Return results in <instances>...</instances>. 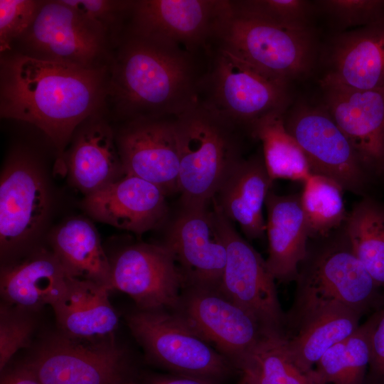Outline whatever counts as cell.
<instances>
[{
  "mask_svg": "<svg viewBox=\"0 0 384 384\" xmlns=\"http://www.w3.org/2000/svg\"><path fill=\"white\" fill-rule=\"evenodd\" d=\"M109 66L90 68L1 54L0 115L33 124L57 149L60 164L77 128L105 112Z\"/></svg>",
  "mask_w": 384,
  "mask_h": 384,
  "instance_id": "cell-1",
  "label": "cell"
},
{
  "mask_svg": "<svg viewBox=\"0 0 384 384\" xmlns=\"http://www.w3.org/2000/svg\"><path fill=\"white\" fill-rule=\"evenodd\" d=\"M208 56L125 33L109 65L105 110L122 122L180 115L199 101Z\"/></svg>",
  "mask_w": 384,
  "mask_h": 384,
  "instance_id": "cell-2",
  "label": "cell"
},
{
  "mask_svg": "<svg viewBox=\"0 0 384 384\" xmlns=\"http://www.w3.org/2000/svg\"><path fill=\"white\" fill-rule=\"evenodd\" d=\"M309 243L299 266L294 299L286 312V338L310 313L331 302H340L361 317L384 303V291L354 254L345 234Z\"/></svg>",
  "mask_w": 384,
  "mask_h": 384,
  "instance_id": "cell-3",
  "label": "cell"
},
{
  "mask_svg": "<svg viewBox=\"0 0 384 384\" xmlns=\"http://www.w3.org/2000/svg\"><path fill=\"white\" fill-rule=\"evenodd\" d=\"M180 206H208L242 156V130L198 101L174 118Z\"/></svg>",
  "mask_w": 384,
  "mask_h": 384,
  "instance_id": "cell-4",
  "label": "cell"
},
{
  "mask_svg": "<svg viewBox=\"0 0 384 384\" xmlns=\"http://www.w3.org/2000/svg\"><path fill=\"white\" fill-rule=\"evenodd\" d=\"M199 101L250 134L265 116L285 111L287 85L216 46L208 58Z\"/></svg>",
  "mask_w": 384,
  "mask_h": 384,
  "instance_id": "cell-5",
  "label": "cell"
},
{
  "mask_svg": "<svg viewBox=\"0 0 384 384\" xmlns=\"http://www.w3.org/2000/svg\"><path fill=\"white\" fill-rule=\"evenodd\" d=\"M231 16L230 0H134L125 33L208 55Z\"/></svg>",
  "mask_w": 384,
  "mask_h": 384,
  "instance_id": "cell-6",
  "label": "cell"
},
{
  "mask_svg": "<svg viewBox=\"0 0 384 384\" xmlns=\"http://www.w3.org/2000/svg\"><path fill=\"white\" fill-rule=\"evenodd\" d=\"M127 321L146 356L179 375L214 380L235 368L176 312L139 310Z\"/></svg>",
  "mask_w": 384,
  "mask_h": 384,
  "instance_id": "cell-7",
  "label": "cell"
},
{
  "mask_svg": "<svg viewBox=\"0 0 384 384\" xmlns=\"http://www.w3.org/2000/svg\"><path fill=\"white\" fill-rule=\"evenodd\" d=\"M217 46L287 85L310 70L314 54L309 29L283 28L233 14Z\"/></svg>",
  "mask_w": 384,
  "mask_h": 384,
  "instance_id": "cell-8",
  "label": "cell"
},
{
  "mask_svg": "<svg viewBox=\"0 0 384 384\" xmlns=\"http://www.w3.org/2000/svg\"><path fill=\"white\" fill-rule=\"evenodd\" d=\"M17 53L45 60L98 68L110 65L105 36L63 0L43 1L33 23L16 41Z\"/></svg>",
  "mask_w": 384,
  "mask_h": 384,
  "instance_id": "cell-9",
  "label": "cell"
},
{
  "mask_svg": "<svg viewBox=\"0 0 384 384\" xmlns=\"http://www.w3.org/2000/svg\"><path fill=\"white\" fill-rule=\"evenodd\" d=\"M213 203L226 245V262L220 289L245 310L268 337L285 338L286 312L266 260L240 234Z\"/></svg>",
  "mask_w": 384,
  "mask_h": 384,
  "instance_id": "cell-10",
  "label": "cell"
},
{
  "mask_svg": "<svg viewBox=\"0 0 384 384\" xmlns=\"http://www.w3.org/2000/svg\"><path fill=\"white\" fill-rule=\"evenodd\" d=\"M174 310L236 369L267 337L252 316L219 287L183 284Z\"/></svg>",
  "mask_w": 384,
  "mask_h": 384,
  "instance_id": "cell-11",
  "label": "cell"
},
{
  "mask_svg": "<svg viewBox=\"0 0 384 384\" xmlns=\"http://www.w3.org/2000/svg\"><path fill=\"white\" fill-rule=\"evenodd\" d=\"M42 384L122 381L124 353L113 338L97 342L64 336L47 341L26 364Z\"/></svg>",
  "mask_w": 384,
  "mask_h": 384,
  "instance_id": "cell-12",
  "label": "cell"
},
{
  "mask_svg": "<svg viewBox=\"0 0 384 384\" xmlns=\"http://www.w3.org/2000/svg\"><path fill=\"white\" fill-rule=\"evenodd\" d=\"M112 289L129 295L139 310L176 309L184 279L171 250L163 244L124 247L112 264Z\"/></svg>",
  "mask_w": 384,
  "mask_h": 384,
  "instance_id": "cell-13",
  "label": "cell"
},
{
  "mask_svg": "<svg viewBox=\"0 0 384 384\" xmlns=\"http://www.w3.org/2000/svg\"><path fill=\"white\" fill-rule=\"evenodd\" d=\"M288 132L304 151L312 173L330 178L343 190L359 193L366 172L345 134L324 109L302 107L284 116Z\"/></svg>",
  "mask_w": 384,
  "mask_h": 384,
  "instance_id": "cell-14",
  "label": "cell"
},
{
  "mask_svg": "<svg viewBox=\"0 0 384 384\" xmlns=\"http://www.w3.org/2000/svg\"><path fill=\"white\" fill-rule=\"evenodd\" d=\"M164 244L173 252L184 284L220 287L227 250L214 208L180 206Z\"/></svg>",
  "mask_w": 384,
  "mask_h": 384,
  "instance_id": "cell-15",
  "label": "cell"
},
{
  "mask_svg": "<svg viewBox=\"0 0 384 384\" xmlns=\"http://www.w3.org/2000/svg\"><path fill=\"white\" fill-rule=\"evenodd\" d=\"M175 117L141 118L123 122L115 135L125 174L178 193L179 155Z\"/></svg>",
  "mask_w": 384,
  "mask_h": 384,
  "instance_id": "cell-16",
  "label": "cell"
},
{
  "mask_svg": "<svg viewBox=\"0 0 384 384\" xmlns=\"http://www.w3.org/2000/svg\"><path fill=\"white\" fill-rule=\"evenodd\" d=\"M49 201L37 164L27 154L8 159L0 178V244L1 252L29 238L44 220Z\"/></svg>",
  "mask_w": 384,
  "mask_h": 384,
  "instance_id": "cell-17",
  "label": "cell"
},
{
  "mask_svg": "<svg viewBox=\"0 0 384 384\" xmlns=\"http://www.w3.org/2000/svg\"><path fill=\"white\" fill-rule=\"evenodd\" d=\"M325 108L366 173L384 174V90L321 85Z\"/></svg>",
  "mask_w": 384,
  "mask_h": 384,
  "instance_id": "cell-18",
  "label": "cell"
},
{
  "mask_svg": "<svg viewBox=\"0 0 384 384\" xmlns=\"http://www.w3.org/2000/svg\"><path fill=\"white\" fill-rule=\"evenodd\" d=\"M166 195L156 185L125 174L85 196L83 207L95 220L142 234L160 225L168 213Z\"/></svg>",
  "mask_w": 384,
  "mask_h": 384,
  "instance_id": "cell-19",
  "label": "cell"
},
{
  "mask_svg": "<svg viewBox=\"0 0 384 384\" xmlns=\"http://www.w3.org/2000/svg\"><path fill=\"white\" fill-rule=\"evenodd\" d=\"M321 85L360 90H384V16L334 40Z\"/></svg>",
  "mask_w": 384,
  "mask_h": 384,
  "instance_id": "cell-20",
  "label": "cell"
},
{
  "mask_svg": "<svg viewBox=\"0 0 384 384\" xmlns=\"http://www.w3.org/2000/svg\"><path fill=\"white\" fill-rule=\"evenodd\" d=\"M66 164L71 182L85 196L125 175L115 134L102 114L83 122L73 134Z\"/></svg>",
  "mask_w": 384,
  "mask_h": 384,
  "instance_id": "cell-21",
  "label": "cell"
},
{
  "mask_svg": "<svg viewBox=\"0 0 384 384\" xmlns=\"http://www.w3.org/2000/svg\"><path fill=\"white\" fill-rule=\"evenodd\" d=\"M265 206L268 269L274 279L280 283L295 282L310 238L299 196H281L271 190Z\"/></svg>",
  "mask_w": 384,
  "mask_h": 384,
  "instance_id": "cell-22",
  "label": "cell"
},
{
  "mask_svg": "<svg viewBox=\"0 0 384 384\" xmlns=\"http://www.w3.org/2000/svg\"><path fill=\"white\" fill-rule=\"evenodd\" d=\"M272 183L262 155L242 158L224 179L213 201L229 220L239 224L247 238H262L266 232L262 209Z\"/></svg>",
  "mask_w": 384,
  "mask_h": 384,
  "instance_id": "cell-23",
  "label": "cell"
},
{
  "mask_svg": "<svg viewBox=\"0 0 384 384\" xmlns=\"http://www.w3.org/2000/svg\"><path fill=\"white\" fill-rule=\"evenodd\" d=\"M109 291L94 282L71 277L51 306L63 334L91 342L113 338L119 318L110 302Z\"/></svg>",
  "mask_w": 384,
  "mask_h": 384,
  "instance_id": "cell-24",
  "label": "cell"
},
{
  "mask_svg": "<svg viewBox=\"0 0 384 384\" xmlns=\"http://www.w3.org/2000/svg\"><path fill=\"white\" fill-rule=\"evenodd\" d=\"M70 277L55 253L43 250L1 270V294L6 304L25 311L51 306Z\"/></svg>",
  "mask_w": 384,
  "mask_h": 384,
  "instance_id": "cell-25",
  "label": "cell"
},
{
  "mask_svg": "<svg viewBox=\"0 0 384 384\" xmlns=\"http://www.w3.org/2000/svg\"><path fill=\"white\" fill-rule=\"evenodd\" d=\"M361 319L358 314L338 302L321 306L283 339L288 359L300 371L310 372L327 350L358 328Z\"/></svg>",
  "mask_w": 384,
  "mask_h": 384,
  "instance_id": "cell-26",
  "label": "cell"
},
{
  "mask_svg": "<svg viewBox=\"0 0 384 384\" xmlns=\"http://www.w3.org/2000/svg\"><path fill=\"white\" fill-rule=\"evenodd\" d=\"M54 253L68 274L112 290V265L101 245L96 229L82 218L66 221L53 238Z\"/></svg>",
  "mask_w": 384,
  "mask_h": 384,
  "instance_id": "cell-27",
  "label": "cell"
},
{
  "mask_svg": "<svg viewBox=\"0 0 384 384\" xmlns=\"http://www.w3.org/2000/svg\"><path fill=\"white\" fill-rule=\"evenodd\" d=\"M284 116V112L265 116L252 127L250 134L262 143L265 164L272 181L304 183L313 173L304 151L287 130Z\"/></svg>",
  "mask_w": 384,
  "mask_h": 384,
  "instance_id": "cell-28",
  "label": "cell"
},
{
  "mask_svg": "<svg viewBox=\"0 0 384 384\" xmlns=\"http://www.w3.org/2000/svg\"><path fill=\"white\" fill-rule=\"evenodd\" d=\"M377 310L349 336L327 350L314 370L326 384H363L370 356Z\"/></svg>",
  "mask_w": 384,
  "mask_h": 384,
  "instance_id": "cell-29",
  "label": "cell"
},
{
  "mask_svg": "<svg viewBox=\"0 0 384 384\" xmlns=\"http://www.w3.org/2000/svg\"><path fill=\"white\" fill-rule=\"evenodd\" d=\"M345 225L354 254L384 291V209L363 200L348 215Z\"/></svg>",
  "mask_w": 384,
  "mask_h": 384,
  "instance_id": "cell-30",
  "label": "cell"
},
{
  "mask_svg": "<svg viewBox=\"0 0 384 384\" xmlns=\"http://www.w3.org/2000/svg\"><path fill=\"white\" fill-rule=\"evenodd\" d=\"M283 339L267 336L257 345L237 368L239 384H326L314 368L303 373L288 359Z\"/></svg>",
  "mask_w": 384,
  "mask_h": 384,
  "instance_id": "cell-31",
  "label": "cell"
},
{
  "mask_svg": "<svg viewBox=\"0 0 384 384\" xmlns=\"http://www.w3.org/2000/svg\"><path fill=\"white\" fill-rule=\"evenodd\" d=\"M303 183L299 198L309 238H326L346 221L348 214L344 206L343 189L333 179L314 174Z\"/></svg>",
  "mask_w": 384,
  "mask_h": 384,
  "instance_id": "cell-32",
  "label": "cell"
},
{
  "mask_svg": "<svg viewBox=\"0 0 384 384\" xmlns=\"http://www.w3.org/2000/svg\"><path fill=\"white\" fill-rule=\"evenodd\" d=\"M233 15L283 28L309 29L311 8L304 0H231Z\"/></svg>",
  "mask_w": 384,
  "mask_h": 384,
  "instance_id": "cell-33",
  "label": "cell"
},
{
  "mask_svg": "<svg viewBox=\"0 0 384 384\" xmlns=\"http://www.w3.org/2000/svg\"><path fill=\"white\" fill-rule=\"evenodd\" d=\"M101 32L115 49L125 34L133 0H63Z\"/></svg>",
  "mask_w": 384,
  "mask_h": 384,
  "instance_id": "cell-34",
  "label": "cell"
},
{
  "mask_svg": "<svg viewBox=\"0 0 384 384\" xmlns=\"http://www.w3.org/2000/svg\"><path fill=\"white\" fill-rule=\"evenodd\" d=\"M25 310L10 304L1 306L0 369L2 371L12 356L29 346L34 329L32 319Z\"/></svg>",
  "mask_w": 384,
  "mask_h": 384,
  "instance_id": "cell-35",
  "label": "cell"
},
{
  "mask_svg": "<svg viewBox=\"0 0 384 384\" xmlns=\"http://www.w3.org/2000/svg\"><path fill=\"white\" fill-rule=\"evenodd\" d=\"M43 1H0V50L11 52L16 43L33 23Z\"/></svg>",
  "mask_w": 384,
  "mask_h": 384,
  "instance_id": "cell-36",
  "label": "cell"
},
{
  "mask_svg": "<svg viewBox=\"0 0 384 384\" xmlns=\"http://www.w3.org/2000/svg\"><path fill=\"white\" fill-rule=\"evenodd\" d=\"M316 3L343 29L363 27L384 16V0H321Z\"/></svg>",
  "mask_w": 384,
  "mask_h": 384,
  "instance_id": "cell-37",
  "label": "cell"
},
{
  "mask_svg": "<svg viewBox=\"0 0 384 384\" xmlns=\"http://www.w3.org/2000/svg\"><path fill=\"white\" fill-rule=\"evenodd\" d=\"M378 316L370 339V356L363 384H384V303Z\"/></svg>",
  "mask_w": 384,
  "mask_h": 384,
  "instance_id": "cell-38",
  "label": "cell"
},
{
  "mask_svg": "<svg viewBox=\"0 0 384 384\" xmlns=\"http://www.w3.org/2000/svg\"><path fill=\"white\" fill-rule=\"evenodd\" d=\"M146 384H216L214 380L192 375H154L149 378Z\"/></svg>",
  "mask_w": 384,
  "mask_h": 384,
  "instance_id": "cell-39",
  "label": "cell"
},
{
  "mask_svg": "<svg viewBox=\"0 0 384 384\" xmlns=\"http://www.w3.org/2000/svg\"><path fill=\"white\" fill-rule=\"evenodd\" d=\"M1 384H42L34 373L26 364L13 370L1 379Z\"/></svg>",
  "mask_w": 384,
  "mask_h": 384,
  "instance_id": "cell-40",
  "label": "cell"
},
{
  "mask_svg": "<svg viewBox=\"0 0 384 384\" xmlns=\"http://www.w3.org/2000/svg\"><path fill=\"white\" fill-rule=\"evenodd\" d=\"M113 384H135V383H126V382H124L123 380L122 381H119V382H117V383H114Z\"/></svg>",
  "mask_w": 384,
  "mask_h": 384,
  "instance_id": "cell-41",
  "label": "cell"
}]
</instances>
